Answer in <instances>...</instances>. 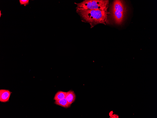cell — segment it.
I'll return each mask as SVG.
<instances>
[{
  "instance_id": "30bf717a",
  "label": "cell",
  "mask_w": 157,
  "mask_h": 118,
  "mask_svg": "<svg viewBox=\"0 0 157 118\" xmlns=\"http://www.w3.org/2000/svg\"><path fill=\"white\" fill-rule=\"evenodd\" d=\"M2 15V13H1V10L0 11V17H1V16Z\"/></svg>"
},
{
  "instance_id": "6da1fadb",
  "label": "cell",
  "mask_w": 157,
  "mask_h": 118,
  "mask_svg": "<svg viewBox=\"0 0 157 118\" xmlns=\"http://www.w3.org/2000/svg\"><path fill=\"white\" fill-rule=\"evenodd\" d=\"M76 9V12L81 18L82 21L89 23L91 28L98 24L106 25L108 16L111 14L107 10Z\"/></svg>"
},
{
  "instance_id": "7a4b0ae2",
  "label": "cell",
  "mask_w": 157,
  "mask_h": 118,
  "mask_svg": "<svg viewBox=\"0 0 157 118\" xmlns=\"http://www.w3.org/2000/svg\"><path fill=\"white\" fill-rule=\"evenodd\" d=\"M76 9L107 10L109 1L107 0H85L80 3H75Z\"/></svg>"
},
{
  "instance_id": "52a82bcc",
  "label": "cell",
  "mask_w": 157,
  "mask_h": 118,
  "mask_svg": "<svg viewBox=\"0 0 157 118\" xmlns=\"http://www.w3.org/2000/svg\"><path fill=\"white\" fill-rule=\"evenodd\" d=\"M67 92L62 91H58L55 94L54 99L55 101L60 100L65 98Z\"/></svg>"
},
{
  "instance_id": "9c48e42d",
  "label": "cell",
  "mask_w": 157,
  "mask_h": 118,
  "mask_svg": "<svg viewBox=\"0 0 157 118\" xmlns=\"http://www.w3.org/2000/svg\"><path fill=\"white\" fill-rule=\"evenodd\" d=\"M112 116L111 118H118V115H117L114 114Z\"/></svg>"
},
{
  "instance_id": "277c9868",
  "label": "cell",
  "mask_w": 157,
  "mask_h": 118,
  "mask_svg": "<svg viewBox=\"0 0 157 118\" xmlns=\"http://www.w3.org/2000/svg\"><path fill=\"white\" fill-rule=\"evenodd\" d=\"M12 92L9 90L1 89L0 90V101L6 102L9 101Z\"/></svg>"
},
{
  "instance_id": "3957f363",
  "label": "cell",
  "mask_w": 157,
  "mask_h": 118,
  "mask_svg": "<svg viewBox=\"0 0 157 118\" xmlns=\"http://www.w3.org/2000/svg\"><path fill=\"white\" fill-rule=\"evenodd\" d=\"M126 10L122 0L114 1L112 6L111 14H112V17L116 24H120L122 23Z\"/></svg>"
},
{
  "instance_id": "8fae6325",
  "label": "cell",
  "mask_w": 157,
  "mask_h": 118,
  "mask_svg": "<svg viewBox=\"0 0 157 118\" xmlns=\"http://www.w3.org/2000/svg\"><path fill=\"white\" fill-rule=\"evenodd\" d=\"M112 112H112V111L111 112H110V115H111L112 114H112V113H113Z\"/></svg>"
},
{
  "instance_id": "ba28073f",
  "label": "cell",
  "mask_w": 157,
  "mask_h": 118,
  "mask_svg": "<svg viewBox=\"0 0 157 118\" xmlns=\"http://www.w3.org/2000/svg\"><path fill=\"white\" fill-rule=\"evenodd\" d=\"M19 3L20 5H24L25 6L29 3V0H20Z\"/></svg>"
},
{
  "instance_id": "8992f818",
  "label": "cell",
  "mask_w": 157,
  "mask_h": 118,
  "mask_svg": "<svg viewBox=\"0 0 157 118\" xmlns=\"http://www.w3.org/2000/svg\"><path fill=\"white\" fill-rule=\"evenodd\" d=\"M54 103L57 105L65 108H68L71 106L65 98L58 100L55 101Z\"/></svg>"
},
{
  "instance_id": "5b68a950",
  "label": "cell",
  "mask_w": 157,
  "mask_h": 118,
  "mask_svg": "<svg viewBox=\"0 0 157 118\" xmlns=\"http://www.w3.org/2000/svg\"><path fill=\"white\" fill-rule=\"evenodd\" d=\"M65 98L71 105L74 102L76 98V95L73 91L70 90L67 92Z\"/></svg>"
}]
</instances>
